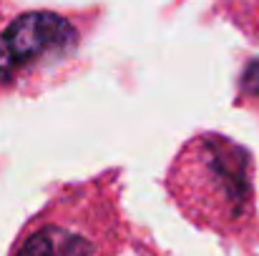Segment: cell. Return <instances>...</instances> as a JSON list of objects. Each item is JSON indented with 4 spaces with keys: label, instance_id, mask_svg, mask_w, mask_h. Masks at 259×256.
I'll list each match as a JSON object with an SVG mask.
<instances>
[{
    "label": "cell",
    "instance_id": "cell-1",
    "mask_svg": "<svg viewBox=\"0 0 259 256\" xmlns=\"http://www.w3.org/2000/svg\"><path fill=\"white\" fill-rule=\"evenodd\" d=\"M76 45L78 30L68 18L51 10L23 13L0 30V83H10L20 71L63 61Z\"/></svg>",
    "mask_w": 259,
    "mask_h": 256
},
{
    "label": "cell",
    "instance_id": "cell-2",
    "mask_svg": "<svg viewBox=\"0 0 259 256\" xmlns=\"http://www.w3.org/2000/svg\"><path fill=\"white\" fill-rule=\"evenodd\" d=\"M191 159V176L196 178L199 193L206 196V211L211 216L222 211L227 219H239L252 198L249 153L229 138L201 136Z\"/></svg>",
    "mask_w": 259,
    "mask_h": 256
},
{
    "label": "cell",
    "instance_id": "cell-3",
    "mask_svg": "<svg viewBox=\"0 0 259 256\" xmlns=\"http://www.w3.org/2000/svg\"><path fill=\"white\" fill-rule=\"evenodd\" d=\"M13 256H101V249L78 229L63 224H43L25 236Z\"/></svg>",
    "mask_w": 259,
    "mask_h": 256
},
{
    "label": "cell",
    "instance_id": "cell-4",
    "mask_svg": "<svg viewBox=\"0 0 259 256\" xmlns=\"http://www.w3.org/2000/svg\"><path fill=\"white\" fill-rule=\"evenodd\" d=\"M239 88H242L244 95H259V58L249 61V63L244 66Z\"/></svg>",
    "mask_w": 259,
    "mask_h": 256
}]
</instances>
